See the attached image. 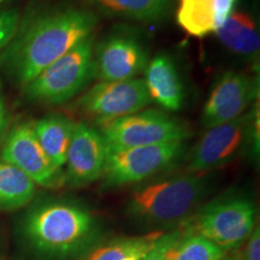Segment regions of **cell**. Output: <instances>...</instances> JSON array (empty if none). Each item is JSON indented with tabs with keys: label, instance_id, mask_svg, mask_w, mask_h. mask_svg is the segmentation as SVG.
I'll return each mask as SVG.
<instances>
[{
	"label": "cell",
	"instance_id": "cell-19",
	"mask_svg": "<svg viewBox=\"0 0 260 260\" xmlns=\"http://www.w3.org/2000/svg\"><path fill=\"white\" fill-rule=\"evenodd\" d=\"M37 186L24 172L6 161H0V210H16L34 197Z\"/></svg>",
	"mask_w": 260,
	"mask_h": 260
},
{
	"label": "cell",
	"instance_id": "cell-14",
	"mask_svg": "<svg viewBox=\"0 0 260 260\" xmlns=\"http://www.w3.org/2000/svg\"><path fill=\"white\" fill-rule=\"evenodd\" d=\"M176 19L184 31L195 38L216 32L232 14L236 0H178Z\"/></svg>",
	"mask_w": 260,
	"mask_h": 260
},
{
	"label": "cell",
	"instance_id": "cell-24",
	"mask_svg": "<svg viewBox=\"0 0 260 260\" xmlns=\"http://www.w3.org/2000/svg\"><path fill=\"white\" fill-rule=\"evenodd\" d=\"M243 260H260V232L256 228L249 235Z\"/></svg>",
	"mask_w": 260,
	"mask_h": 260
},
{
	"label": "cell",
	"instance_id": "cell-17",
	"mask_svg": "<svg viewBox=\"0 0 260 260\" xmlns=\"http://www.w3.org/2000/svg\"><path fill=\"white\" fill-rule=\"evenodd\" d=\"M220 42L234 53L255 57L259 53L260 38L255 21L245 12L233 11L216 31Z\"/></svg>",
	"mask_w": 260,
	"mask_h": 260
},
{
	"label": "cell",
	"instance_id": "cell-21",
	"mask_svg": "<svg viewBox=\"0 0 260 260\" xmlns=\"http://www.w3.org/2000/svg\"><path fill=\"white\" fill-rule=\"evenodd\" d=\"M159 234L110 242L94 251L88 260H140L149 251Z\"/></svg>",
	"mask_w": 260,
	"mask_h": 260
},
{
	"label": "cell",
	"instance_id": "cell-7",
	"mask_svg": "<svg viewBox=\"0 0 260 260\" xmlns=\"http://www.w3.org/2000/svg\"><path fill=\"white\" fill-rule=\"evenodd\" d=\"M184 149L183 142L109 148L104 175L107 186H124L144 181L165 169Z\"/></svg>",
	"mask_w": 260,
	"mask_h": 260
},
{
	"label": "cell",
	"instance_id": "cell-23",
	"mask_svg": "<svg viewBox=\"0 0 260 260\" xmlns=\"http://www.w3.org/2000/svg\"><path fill=\"white\" fill-rule=\"evenodd\" d=\"M182 232H174L167 235H159L149 251L140 260H167L165 254L172 243L181 236Z\"/></svg>",
	"mask_w": 260,
	"mask_h": 260
},
{
	"label": "cell",
	"instance_id": "cell-20",
	"mask_svg": "<svg viewBox=\"0 0 260 260\" xmlns=\"http://www.w3.org/2000/svg\"><path fill=\"white\" fill-rule=\"evenodd\" d=\"M224 249L203 236L186 233L169 247L165 254L167 260H222Z\"/></svg>",
	"mask_w": 260,
	"mask_h": 260
},
{
	"label": "cell",
	"instance_id": "cell-12",
	"mask_svg": "<svg viewBox=\"0 0 260 260\" xmlns=\"http://www.w3.org/2000/svg\"><path fill=\"white\" fill-rule=\"evenodd\" d=\"M109 147L99 130L86 123L75 125L67 157L65 178L73 186H86L104 175Z\"/></svg>",
	"mask_w": 260,
	"mask_h": 260
},
{
	"label": "cell",
	"instance_id": "cell-26",
	"mask_svg": "<svg viewBox=\"0 0 260 260\" xmlns=\"http://www.w3.org/2000/svg\"><path fill=\"white\" fill-rule=\"evenodd\" d=\"M8 2H10V0H0V5L6 4V3H8Z\"/></svg>",
	"mask_w": 260,
	"mask_h": 260
},
{
	"label": "cell",
	"instance_id": "cell-10",
	"mask_svg": "<svg viewBox=\"0 0 260 260\" xmlns=\"http://www.w3.org/2000/svg\"><path fill=\"white\" fill-rule=\"evenodd\" d=\"M258 80L246 74L228 71L222 75L204 106L205 128H213L241 117L258 96Z\"/></svg>",
	"mask_w": 260,
	"mask_h": 260
},
{
	"label": "cell",
	"instance_id": "cell-3",
	"mask_svg": "<svg viewBox=\"0 0 260 260\" xmlns=\"http://www.w3.org/2000/svg\"><path fill=\"white\" fill-rule=\"evenodd\" d=\"M205 193L198 175H182L140 188L130 198L128 212L147 224H168L183 219Z\"/></svg>",
	"mask_w": 260,
	"mask_h": 260
},
{
	"label": "cell",
	"instance_id": "cell-8",
	"mask_svg": "<svg viewBox=\"0 0 260 260\" xmlns=\"http://www.w3.org/2000/svg\"><path fill=\"white\" fill-rule=\"evenodd\" d=\"M2 159L42 187H57L65 180L61 170L52 164L42 149L32 123H21L9 133L2 151Z\"/></svg>",
	"mask_w": 260,
	"mask_h": 260
},
{
	"label": "cell",
	"instance_id": "cell-1",
	"mask_svg": "<svg viewBox=\"0 0 260 260\" xmlns=\"http://www.w3.org/2000/svg\"><path fill=\"white\" fill-rule=\"evenodd\" d=\"M98 17L88 9L63 4L32 12L5 52L10 74L22 86L35 79L79 42L92 35Z\"/></svg>",
	"mask_w": 260,
	"mask_h": 260
},
{
	"label": "cell",
	"instance_id": "cell-9",
	"mask_svg": "<svg viewBox=\"0 0 260 260\" xmlns=\"http://www.w3.org/2000/svg\"><path fill=\"white\" fill-rule=\"evenodd\" d=\"M151 102L145 81L133 79L117 82H100L81 96L77 105L98 122L140 112Z\"/></svg>",
	"mask_w": 260,
	"mask_h": 260
},
{
	"label": "cell",
	"instance_id": "cell-15",
	"mask_svg": "<svg viewBox=\"0 0 260 260\" xmlns=\"http://www.w3.org/2000/svg\"><path fill=\"white\" fill-rule=\"evenodd\" d=\"M145 86L151 100L168 111H178L183 104L180 75L168 56H157L145 69Z\"/></svg>",
	"mask_w": 260,
	"mask_h": 260
},
{
	"label": "cell",
	"instance_id": "cell-11",
	"mask_svg": "<svg viewBox=\"0 0 260 260\" xmlns=\"http://www.w3.org/2000/svg\"><path fill=\"white\" fill-rule=\"evenodd\" d=\"M147 64L145 47L130 35H111L94 48V76L102 82L136 79Z\"/></svg>",
	"mask_w": 260,
	"mask_h": 260
},
{
	"label": "cell",
	"instance_id": "cell-2",
	"mask_svg": "<svg viewBox=\"0 0 260 260\" xmlns=\"http://www.w3.org/2000/svg\"><path fill=\"white\" fill-rule=\"evenodd\" d=\"M23 234L38 254L67 259L92 247L98 237V225L92 214L79 205L50 201L29 211Z\"/></svg>",
	"mask_w": 260,
	"mask_h": 260
},
{
	"label": "cell",
	"instance_id": "cell-18",
	"mask_svg": "<svg viewBox=\"0 0 260 260\" xmlns=\"http://www.w3.org/2000/svg\"><path fill=\"white\" fill-rule=\"evenodd\" d=\"M107 14L139 22H158L170 12L174 0H89Z\"/></svg>",
	"mask_w": 260,
	"mask_h": 260
},
{
	"label": "cell",
	"instance_id": "cell-16",
	"mask_svg": "<svg viewBox=\"0 0 260 260\" xmlns=\"http://www.w3.org/2000/svg\"><path fill=\"white\" fill-rule=\"evenodd\" d=\"M75 123L64 116L44 117L34 124L35 135L52 164L61 170L67 162Z\"/></svg>",
	"mask_w": 260,
	"mask_h": 260
},
{
	"label": "cell",
	"instance_id": "cell-5",
	"mask_svg": "<svg viewBox=\"0 0 260 260\" xmlns=\"http://www.w3.org/2000/svg\"><path fill=\"white\" fill-rule=\"evenodd\" d=\"M255 207L245 198L217 200L195 214L184 232L203 236L220 248H235L254 230Z\"/></svg>",
	"mask_w": 260,
	"mask_h": 260
},
{
	"label": "cell",
	"instance_id": "cell-6",
	"mask_svg": "<svg viewBox=\"0 0 260 260\" xmlns=\"http://www.w3.org/2000/svg\"><path fill=\"white\" fill-rule=\"evenodd\" d=\"M99 126L109 148L183 142L189 135L186 125L157 110H147L100 121Z\"/></svg>",
	"mask_w": 260,
	"mask_h": 260
},
{
	"label": "cell",
	"instance_id": "cell-13",
	"mask_svg": "<svg viewBox=\"0 0 260 260\" xmlns=\"http://www.w3.org/2000/svg\"><path fill=\"white\" fill-rule=\"evenodd\" d=\"M249 128L251 117L245 115L210 128L195 146L190 159V170L207 171L226 162L245 142Z\"/></svg>",
	"mask_w": 260,
	"mask_h": 260
},
{
	"label": "cell",
	"instance_id": "cell-25",
	"mask_svg": "<svg viewBox=\"0 0 260 260\" xmlns=\"http://www.w3.org/2000/svg\"><path fill=\"white\" fill-rule=\"evenodd\" d=\"M6 123V113L4 109V104H3L2 99H0V134H2L3 129H4Z\"/></svg>",
	"mask_w": 260,
	"mask_h": 260
},
{
	"label": "cell",
	"instance_id": "cell-4",
	"mask_svg": "<svg viewBox=\"0 0 260 260\" xmlns=\"http://www.w3.org/2000/svg\"><path fill=\"white\" fill-rule=\"evenodd\" d=\"M94 76V38H86L24 87L30 100L59 105L73 99Z\"/></svg>",
	"mask_w": 260,
	"mask_h": 260
},
{
	"label": "cell",
	"instance_id": "cell-22",
	"mask_svg": "<svg viewBox=\"0 0 260 260\" xmlns=\"http://www.w3.org/2000/svg\"><path fill=\"white\" fill-rule=\"evenodd\" d=\"M19 25V14L17 10L0 11V51L6 46L17 32Z\"/></svg>",
	"mask_w": 260,
	"mask_h": 260
}]
</instances>
